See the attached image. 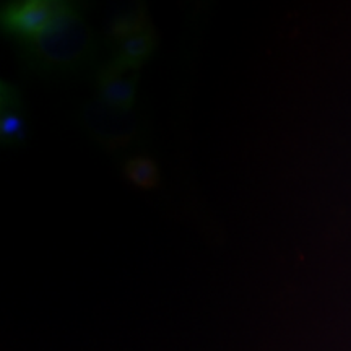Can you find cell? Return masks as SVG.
Listing matches in <instances>:
<instances>
[{"mask_svg": "<svg viewBox=\"0 0 351 351\" xmlns=\"http://www.w3.org/2000/svg\"><path fill=\"white\" fill-rule=\"evenodd\" d=\"M20 46L29 65L47 75L77 72L95 56L93 32L82 7L72 2H62L56 19Z\"/></svg>", "mask_w": 351, "mask_h": 351, "instance_id": "6da1fadb", "label": "cell"}, {"mask_svg": "<svg viewBox=\"0 0 351 351\" xmlns=\"http://www.w3.org/2000/svg\"><path fill=\"white\" fill-rule=\"evenodd\" d=\"M86 129L108 148H124L137 138L140 130L138 114L117 112L101 99L91 101L83 109Z\"/></svg>", "mask_w": 351, "mask_h": 351, "instance_id": "7a4b0ae2", "label": "cell"}, {"mask_svg": "<svg viewBox=\"0 0 351 351\" xmlns=\"http://www.w3.org/2000/svg\"><path fill=\"white\" fill-rule=\"evenodd\" d=\"M62 2L57 0H21L5 3L2 8V29L23 44L36 36L56 19Z\"/></svg>", "mask_w": 351, "mask_h": 351, "instance_id": "3957f363", "label": "cell"}, {"mask_svg": "<svg viewBox=\"0 0 351 351\" xmlns=\"http://www.w3.org/2000/svg\"><path fill=\"white\" fill-rule=\"evenodd\" d=\"M138 72L140 70L112 59L98 72L99 99L117 112L134 111Z\"/></svg>", "mask_w": 351, "mask_h": 351, "instance_id": "277c9868", "label": "cell"}, {"mask_svg": "<svg viewBox=\"0 0 351 351\" xmlns=\"http://www.w3.org/2000/svg\"><path fill=\"white\" fill-rule=\"evenodd\" d=\"M20 91L13 83L0 85V140L7 147L26 140V119Z\"/></svg>", "mask_w": 351, "mask_h": 351, "instance_id": "5b68a950", "label": "cell"}, {"mask_svg": "<svg viewBox=\"0 0 351 351\" xmlns=\"http://www.w3.org/2000/svg\"><path fill=\"white\" fill-rule=\"evenodd\" d=\"M156 44V33L150 26V28L143 29V32L134 34L132 38L125 39L124 43H121L116 59L127 65V67L140 70V67H142V65L150 59L153 52H155Z\"/></svg>", "mask_w": 351, "mask_h": 351, "instance_id": "8992f818", "label": "cell"}, {"mask_svg": "<svg viewBox=\"0 0 351 351\" xmlns=\"http://www.w3.org/2000/svg\"><path fill=\"white\" fill-rule=\"evenodd\" d=\"M150 19H148L147 8L145 7H132L121 12L111 20L109 25V38L111 41L121 44L143 29L150 28Z\"/></svg>", "mask_w": 351, "mask_h": 351, "instance_id": "52a82bcc", "label": "cell"}, {"mask_svg": "<svg viewBox=\"0 0 351 351\" xmlns=\"http://www.w3.org/2000/svg\"><path fill=\"white\" fill-rule=\"evenodd\" d=\"M124 174L129 181L143 191H152L160 184V169L156 163L147 156H134L127 160Z\"/></svg>", "mask_w": 351, "mask_h": 351, "instance_id": "ba28073f", "label": "cell"}]
</instances>
